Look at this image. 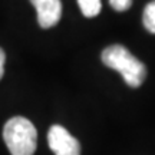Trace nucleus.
Instances as JSON below:
<instances>
[{"mask_svg": "<svg viewBox=\"0 0 155 155\" xmlns=\"http://www.w3.org/2000/svg\"><path fill=\"white\" fill-rule=\"evenodd\" d=\"M142 22H144V28L150 33L155 35V2H151L145 6Z\"/></svg>", "mask_w": 155, "mask_h": 155, "instance_id": "423d86ee", "label": "nucleus"}, {"mask_svg": "<svg viewBox=\"0 0 155 155\" xmlns=\"http://www.w3.org/2000/svg\"><path fill=\"white\" fill-rule=\"evenodd\" d=\"M78 5L86 17H95L101 12V0H78Z\"/></svg>", "mask_w": 155, "mask_h": 155, "instance_id": "39448f33", "label": "nucleus"}, {"mask_svg": "<svg viewBox=\"0 0 155 155\" xmlns=\"http://www.w3.org/2000/svg\"><path fill=\"white\" fill-rule=\"evenodd\" d=\"M5 62H6L5 50L0 48V79L3 78V73H5Z\"/></svg>", "mask_w": 155, "mask_h": 155, "instance_id": "6e6552de", "label": "nucleus"}, {"mask_svg": "<svg viewBox=\"0 0 155 155\" xmlns=\"http://www.w3.org/2000/svg\"><path fill=\"white\" fill-rule=\"evenodd\" d=\"M48 142L55 155H81V144L61 125H53L49 129Z\"/></svg>", "mask_w": 155, "mask_h": 155, "instance_id": "7ed1b4c3", "label": "nucleus"}, {"mask_svg": "<svg viewBox=\"0 0 155 155\" xmlns=\"http://www.w3.org/2000/svg\"><path fill=\"white\" fill-rule=\"evenodd\" d=\"M109 5L112 9H115L116 12H124L128 10L131 5H132V0H109Z\"/></svg>", "mask_w": 155, "mask_h": 155, "instance_id": "0eeeda50", "label": "nucleus"}, {"mask_svg": "<svg viewBox=\"0 0 155 155\" xmlns=\"http://www.w3.org/2000/svg\"><path fill=\"white\" fill-rule=\"evenodd\" d=\"M102 62L108 68L121 73L125 83L131 88H138L144 83L147 76L145 65L122 45L108 46L102 52Z\"/></svg>", "mask_w": 155, "mask_h": 155, "instance_id": "f257e3e1", "label": "nucleus"}, {"mask_svg": "<svg viewBox=\"0 0 155 155\" xmlns=\"http://www.w3.org/2000/svg\"><path fill=\"white\" fill-rule=\"evenodd\" d=\"M3 138L12 155H33L36 151V128L23 116H15L6 122Z\"/></svg>", "mask_w": 155, "mask_h": 155, "instance_id": "f03ea898", "label": "nucleus"}, {"mask_svg": "<svg viewBox=\"0 0 155 155\" xmlns=\"http://www.w3.org/2000/svg\"><path fill=\"white\" fill-rule=\"evenodd\" d=\"M38 12V22L40 28H53L61 20L62 3L61 0H30Z\"/></svg>", "mask_w": 155, "mask_h": 155, "instance_id": "20e7f679", "label": "nucleus"}]
</instances>
